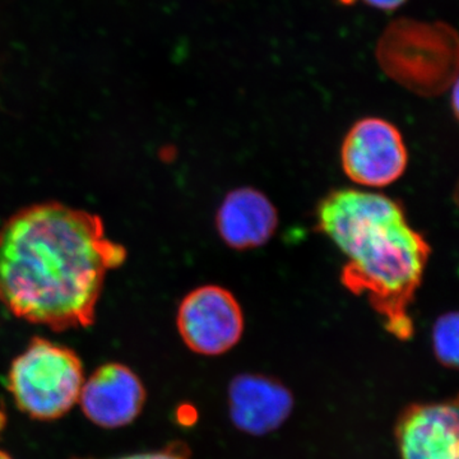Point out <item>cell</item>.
<instances>
[{
	"instance_id": "12",
	"label": "cell",
	"mask_w": 459,
	"mask_h": 459,
	"mask_svg": "<svg viewBox=\"0 0 459 459\" xmlns=\"http://www.w3.org/2000/svg\"><path fill=\"white\" fill-rule=\"evenodd\" d=\"M74 459H96V458H74ZM110 459H190L189 452L183 444H171L161 451L138 453V455H124L119 458Z\"/></svg>"
},
{
	"instance_id": "4",
	"label": "cell",
	"mask_w": 459,
	"mask_h": 459,
	"mask_svg": "<svg viewBox=\"0 0 459 459\" xmlns=\"http://www.w3.org/2000/svg\"><path fill=\"white\" fill-rule=\"evenodd\" d=\"M84 383L80 356L44 338H33L12 361L8 389L18 409L33 420L54 421L74 409Z\"/></svg>"
},
{
	"instance_id": "14",
	"label": "cell",
	"mask_w": 459,
	"mask_h": 459,
	"mask_svg": "<svg viewBox=\"0 0 459 459\" xmlns=\"http://www.w3.org/2000/svg\"><path fill=\"white\" fill-rule=\"evenodd\" d=\"M458 81H455V83H453V91H452V107L453 110H455V114H458Z\"/></svg>"
},
{
	"instance_id": "8",
	"label": "cell",
	"mask_w": 459,
	"mask_h": 459,
	"mask_svg": "<svg viewBox=\"0 0 459 459\" xmlns=\"http://www.w3.org/2000/svg\"><path fill=\"white\" fill-rule=\"evenodd\" d=\"M458 404H415L402 413L395 435L402 459H459Z\"/></svg>"
},
{
	"instance_id": "10",
	"label": "cell",
	"mask_w": 459,
	"mask_h": 459,
	"mask_svg": "<svg viewBox=\"0 0 459 459\" xmlns=\"http://www.w3.org/2000/svg\"><path fill=\"white\" fill-rule=\"evenodd\" d=\"M279 228V212L261 190H231L217 210L216 229L226 246L250 250L265 246Z\"/></svg>"
},
{
	"instance_id": "6",
	"label": "cell",
	"mask_w": 459,
	"mask_h": 459,
	"mask_svg": "<svg viewBox=\"0 0 459 459\" xmlns=\"http://www.w3.org/2000/svg\"><path fill=\"white\" fill-rule=\"evenodd\" d=\"M178 331L198 355L219 356L237 346L244 333V314L238 299L221 286L193 290L181 301Z\"/></svg>"
},
{
	"instance_id": "1",
	"label": "cell",
	"mask_w": 459,
	"mask_h": 459,
	"mask_svg": "<svg viewBox=\"0 0 459 459\" xmlns=\"http://www.w3.org/2000/svg\"><path fill=\"white\" fill-rule=\"evenodd\" d=\"M126 259L96 214L56 202L30 205L0 228V304L54 331L90 327L107 274Z\"/></svg>"
},
{
	"instance_id": "15",
	"label": "cell",
	"mask_w": 459,
	"mask_h": 459,
	"mask_svg": "<svg viewBox=\"0 0 459 459\" xmlns=\"http://www.w3.org/2000/svg\"><path fill=\"white\" fill-rule=\"evenodd\" d=\"M338 2H340L341 4L343 5H352L355 4L356 0H338Z\"/></svg>"
},
{
	"instance_id": "9",
	"label": "cell",
	"mask_w": 459,
	"mask_h": 459,
	"mask_svg": "<svg viewBox=\"0 0 459 459\" xmlns=\"http://www.w3.org/2000/svg\"><path fill=\"white\" fill-rule=\"evenodd\" d=\"M230 418L238 430L264 435L289 419L294 398L285 385L272 377L243 374L229 386Z\"/></svg>"
},
{
	"instance_id": "3",
	"label": "cell",
	"mask_w": 459,
	"mask_h": 459,
	"mask_svg": "<svg viewBox=\"0 0 459 459\" xmlns=\"http://www.w3.org/2000/svg\"><path fill=\"white\" fill-rule=\"evenodd\" d=\"M389 77L419 95L442 93L457 81L458 36L442 22L397 20L377 50Z\"/></svg>"
},
{
	"instance_id": "13",
	"label": "cell",
	"mask_w": 459,
	"mask_h": 459,
	"mask_svg": "<svg viewBox=\"0 0 459 459\" xmlns=\"http://www.w3.org/2000/svg\"><path fill=\"white\" fill-rule=\"evenodd\" d=\"M371 7L382 9V11H394L403 4L407 0H365Z\"/></svg>"
},
{
	"instance_id": "2",
	"label": "cell",
	"mask_w": 459,
	"mask_h": 459,
	"mask_svg": "<svg viewBox=\"0 0 459 459\" xmlns=\"http://www.w3.org/2000/svg\"><path fill=\"white\" fill-rule=\"evenodd\" d=\"M319 231L346 256L341 282L368 296L386 331L413 336L410 309L424 279L430 244L410 225L402 205L377 193L338 189L316 208Z\"/></svg>"
},
{
	"instance_id": "5",
	"label": "cell",
	"mask_w": 459,
	"mask_h": 459,
	"mask_svg": "<svg viewBox=\"0 0 459 459\" xmlns=\"http://www.w3.org/2000/svg\"><path fill=\"white\" fill-rule=\"evenodd\" d=\"M341 162L353 183L383 188L404 174L409 151L397 126L380 117H365L353 124L344 137Z\"/></svg>"
},
{
	"instance_id": "16",
	"label": "cell",
	"mask_w": 459,
	"mask_h": 459,
	"mask_svg": "<svg viewBox=\"0 0 459 459\" xmlns=\"http://www.w3.org/2000/svg\"><path fill=\"white\" fill-rule=\"evenodd\" d=\"M0 459H13L11 455H8L7 452L0 451Z\"/></svg>"
},
{
	"instance_id": "7",
	"label": "cell",
	"mask_w": 459,
	"mask_h": 459,
	"mask_svg": "<svg viewBox=\"0 0 459 459\" xmlns=\"http://www.w3.org/2000/svg\"><path fill=\"white\" fill-rule=\"evenodd\" d=\"M147 392L140 377L117 362L102 365L84 380L80 401L84 416L104 429L132 424L143 410Z\"/></svg>"
},
{
	"instance_id": "11",
	"label": "cell",
	"mask_w": 459,
	"mask_h": 459,
	"mask_svg": "<svg viewBox=\"0 0 459 459\" xmlns=\"http://www.w3.org/2000/svg\"><path fill=\"white\" fill-rule=\"evenodd\" d=\"M458 314L440 316L433 328V350L440 364L455 369L458 367Z\"/></svg>"
}]
</instances>
